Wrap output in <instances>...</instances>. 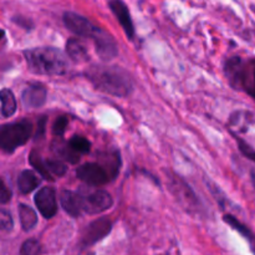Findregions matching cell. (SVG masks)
I'll return each mask as SVG.
<instances>
[{
    "mask_svg": "<svg viewBox=\"0 0 255 255\" xmlns=\"http://www.w3.org/2000/svg\"><path fill=\"white\" fill-rule=\"evenodd\" d=\"M0 104L1 115L4 117H11L16 112V100L9 89L0 90Z\"/></svg>",
    "mask_w": 255,
    "mask_h": 255,
    "instance_id": "44dd1931",
    "label": "cell"
},
{
    "mask_svg": "<svg viewBox=\"0 0 255 255\" xmlns=\"http://www.w3.org/2000/svg\"><path fill=\"white\" fill-rule=\"evenodd\" d=\"M224 71L232 87L243 90L255 99V59L244 61L239 56L231 57L226 61Z\"/></svg>",
    "mask_w": 255,
    "mask_h": 255,
    "instance_id": "3957f363",
    "label": "cell"
},
{
    "mask_svg": "<svg viewBox=\"0 0 255 255\" xmlns=\"http://www.w3.org/2000/svg\"><path fill=\"white\" fill-rule=\"evenodd\" d=\"M12 20H14L17 25H20V26H24L25 29H30V27H31V22H30L29 20H25L24 17H15V19Z\"/></svg>",
    "mask_w": 255,
    "mask_h": 255,
    "instance_id": "4dcf8cb0",
    "label": "cell"
},
{
    "mask_svg": "<svg viewBox=\"0 0 255 255\" xmlns=\"http://www.w3.org/2000/svg\"><path fill=\"white\" fill-rule=\"evenodd\" d=\"M39 176H37L34 171H30V169L22 171L21 173L19 174V178H17V187H19V191L21 192V193L27 194L30 193V192L34 191V189H36L37 187L40 186V182H41Z\"/></svg>",
    "mask_w": 255,
    "mask_h": 255,
    "instance_id": "e0dca14e",
    "label": "cell"
},
{
    "mask_svg": "<svg viewBox=\"0 0 255 255\" xmlns=\"http://www.w3.org/2000/svg\"><path fill=\"white\" fill-rule=\"evenodd\" d=\"M47 90L42 84L35 82L30 84L26 89L22 91L21 100L22 104L27 109H39L46 102Z\"/></svg>",
    "mask_w": 255,
    "mask_h": 255,
    "instance_id": "8fae6325",
    "label": "cell"
},
{
    "mask_svg": "<svg viewBox=\"0 0 255 255\" xmlns=\"http://www.w3.org/2000/svg\"><path fill=\"white\" fill-rule=\"evenodd\" d=\"M112 229V222L107 217H101L87 226L86 231L84 232L81 238V246L84 248L91 247L97 242L106 238Z\"/></svg>",
    "mask_w": 255,
    "mask_h": 255,
    "instance_id": "8992f818",
    "label": "cell"
},
{
    "mask_svg": "<svg viewBox=\"0 0 255 255\" xmlns=\"http://www.w3.org/2000/svg\"><path fill=\"white\" fill-rule=\"evenodd\" d=\"M237 142H238L239 149H241L242 153H243L247 158L252 159V161L255 162V149L253 147H252L251 144L247 143L246 141H243L242 138H238V137H237Z\"/></svg>",
    "mask_w": 255,
    "mask_h": 255,
    "instance_id": "f1b7e54d",
    "label": "cell"
},
{
    "mask_svg": "<svg viewBox=\"0 0 255 255\" xmlns=\"http://www.w3.org/2000/svg\"><path fill=\"white\" fill-rule=\"evenodd\" d=\"M252 182H253L254 188H255V167L253 169H252Z\"/></svg>",
    "mask_w": 255,
    "mask_h": 255,
    "instance_id": "d6a6232c",
    "label": "cell"
},
{
    "mask_svg": "<svg viewBox=\"0 0 255 255\" xmlns=\"http://www.w3.org/2000/svg\"><path fill=\"white\" fill-rule=\"evenodd\" d=\"M171 189L182 204L188 206V208L189 207L197 206V202L198 201H197L194 193L189 188V186H187L179 177H174L173 182L171 183Z\"/></svg>",
    "mask_w": 255,
    "mask_h": 255,
    "instance_id": "5bb4252c",
    "label": "cell"
},
{
    "mask_svg": "<svg viewBox=\"0 0 255 255\" xmlns=\"http://www.w3.org/2000/svg\"><path fill=\"white\" fill-rule=\"evenodd\" d=\"M29 162L30 164L36 169V172H39V174L42 178L49 179V181H54V177H52V174L50 173L49 169H47L46 162H45V159L41 158V156H40L37 152L32 151L31 153H30Z\"/></svg>",
    "mask_w": 255,
    "mask_h": 255,
    "instance_id": "603a6c76",
    "label": "cell"
},
{
    "mask_svg": "<svg viewBox=\"0 0 255 255\" xmlns=\"http://www.w3.org/2000/svg\"><path fill=\"white\" fill-rule=\"evenodd\" d=\"M77 178L89 186H104L110 181V176L106 169L100 163H85L76 171Z\"/></svg>",
    "mask_w": 255,
    "mask_h": 255,
    "instance_id": "52a82bcc",
    "label": "cell"
},
{
    "mask_svg": "<svg viewBox=\"0 0 255 255\" xmlns=\"http://www.w3.org/2000/svg\"><path fill=\"white\" fill-rule=\"evenodd\" d=\"M64 24L67 29L75 35L81 37H86V39H94L96 32L99 31L100 27L92 24L87 17L82 16V15L76 14L72 11H66L64 14Z\"/></svg>",
    "mask_w": 255,
    "mask_h": 255,
    "instance_id": "5b68a950",
    "label": "cell"
},
{
    "mask_svg": "<svg viewBox=\"0 0 255 255\" xmlns=\"http://www.w3.org/2000/svg\"><path fill=\"white\" fill-rule=\"evenodd\" d=\"M100 161H101L100 164L106 169L110 178L114 179L117 176V173H119L120 166H121V158H120L119 152H107V153L101 154Z\"/></svg>",
    "mask_w": 255,
    "mask_h": 255,
    "instance_id": "ac0fdd59",
    "label": "cell"
},
{
    "mask_svg": "<svg viewBox=\"0 0 255 255\" xmlns=\"http://www.w3.org/2000/svg\"><path fill=\"white\" fill-rule=\"evenodd\" d=\"M69 144L77 153L86 154L91 151V143H90L89 139H86L82 136H74L69 141Z\"/></svg>",
    "mask_w": 255,
    "mask_h": 255,
    "instance_id": "cb8c5ba5",
    "label": "cell"
},
{
    "mask_svg": "<svg viewBox=\"0 0 255 255\" xmlns=\"http://www.w3.org/2000/svg\"><path fill=\"white\" fill-rule=\"evenodd\" d=\"M67 124H69V119L66 116L57 117L56 121L54 122V126H52V133L56 137H61L66 129Z\"/></svg>",
    "mask_w": 255,
    "mask_h": 255,
    "instance_id": "83f0119b",
    "label": "cell"
},
{
    "mask_svg": "<svg viewBox=\"0 0 255 255\" xmlns=\"http://www.w3.org/2000/svg\"><path fill=\"white\" fill-rule=\"evenodd\" d=\"M92 40H94L95 42L97 55H99L102 60H105V61L115 59V57L117 56V54H119V47H117L115 39L109 34V32L102 30L101 27H100L99 31L96 32V35H95Z\"/></svg>",
    "mask_w": 255,
    "mask_h": 255,
    "instance_id": "30bf717a",
    "label": "cell"
},
{
    "mask_svg": "<svg viewBox=\"0 0 255 255\" xmlns=\"http://www.w3.org/2000/svg\"><path fill=\"white\" fill-rule=\"evenodd\" d=\"M109 5L110 7H111L112 12L115 14V16H116V19L119 20L121 26L124 27L127 36H128L129 39H133L134 26H133V21H132L131 14H129V10L128 7H127V5L125 4L122 0H111V1L109 2Z\"/></svg>",
    "mask_w": 255,
    "mask_h": 255,
    "instance_id": "7c38bea8",
    "label": "cell"
},
{
    "mask_svg": "<svg viewBox=\"0 0 255 255\" xmlns=\"http://www.w3.org/2000/svg\"><path fill=\"white\" fill-rule=\"evenodd\" d=\"M255 122V115L249 111H236L229 119V127L237 132H246Z\"/></svg>",
    "mask_w": 255,
    "mask_h": 255,
    "instance_id": "9a60e30c",
    "label": "cell"
},
{
    "mask_svg": "<svg viewBox=\"0 0 255 255\" xmlns=\"http://www.w3.org/2000/svg\"><path fill=\"white\" fill-rule=\"evenodd\" d=\"M29 70L34 74L57 76L69 71L70 62L62 51L55 47H35L24 52Z\"/></svg>",
    "mask_w": 255,
    "mask_h": 255,
    "instance_id": "7a4b0ae2",
    "label": "cell"
},
{
    "mask_svg": "<svg viewBox=\"0 0 255 255\" xmlns=\"http://www.w3.org/2000/svg\"><path fill=\"white\" fill-rule=\"evenodd\" d=\"M41 253V246L36 239H27L24 242L20 249V255H40Z\"/></svg>",
    "mask_w": 255,
    "mask_h": 255,
    "instance_id": "484cf974",
    "label": "cell"
},
{
    "mask_svg": "<svg viewBox=\"0 0 255 255\" xmlns=\"http://www.w3.org/2000/svg\"><path fill=\"white\" fill-rule=\"evenodd\" d=\"M32 134V125L29 121L12 122L0 126V148L6 153H11L17 147L22 146Z\"/></svg>",
    "mask_w": 255,
    "mask_h": 255,
    "instance_id": "277c9868",
    "label": "cell"
},
{
    "mask_svg": "<svg viewBox=\"0 0 255 255\" xmlns=\"http://www.w3.org/2000/svg\"><path fill=\"white\" fill-rule=\"evenodd\" d=\"M66 52L71 60L75 62H85L89 60V52H87L86 45L79 39H69L66 42Z\"/></svg>",
    "mask_w": 255,
    "mask_h": 255,
    "instance_id": "2e32d148",
    "label": "cell"
},
{
    "mask_svg": "<svg viewBox=\"0 0 255 255\" xmlns=\"http://www.w3.org/2000/svg\"><path fill=\"white\" fill-rule=\"evenodd\" d=\"M34 202L44 218L50 219L57 213L56 192L52 187H42L34 197Z\"/></svg>",
    "mask_w": 255,
    "mask_h": 255,
    "instance_id": "9c48e42d",
    "label": "cell"
},
{
    "mask_svg": "<svg viewBox=\"0 0 255 255\" xmlns=\"http://www.w3.org/2000/svg\"><path fill=\"white\" fill-rule=\"evenodd\" d=\"M60 203H61L62 209L74 218L84 213V198L81 194L76 192L62 191L60 193Z\"/></svg>",
    "mask_w": 255,
    "mask_h": 255,
    "instance_id": "4fadbf2b",
    "label": "cell"
},
{
    "mask_svg": "<svg viewBox=\"0 0 255 255\" xmlns=\"http://www.w3.org/2000/svg\"><path fill=\"white\" fill-rule=\"evenodd\" d=\"M52 149H54V152L56 153V156L61 157L62 159L70 162V163L75 164L80 161V153L75 152L74 149L70 147L69 143L61 141V139H57V141L54 142Z\"/></svg>",
    "mask_w": 255,
    "mask_h": 255,
    "instance_id": "d6986e66",
    "label": "cell"
},
{
    "mask_svg": "<svg viewBox=\"0 0 255 255\" xmlns=\"http://www.w3.org/2000/svg\"><path fill=\"white\" fill-rule=\"evenodd\" d=\"M11 199V191L5 184V182L0 178V203L6 204Z\"/></svg>",
    "mask_w": 255,
    "mask_h": 255,
    "instance_id": "f546056e",
    "label": "cell"
},
{
    "mask_svg": "<svg viewBox=\"0 0 255 255\" xmlns=\"http://www.w3.org/2000/svg\"><path fill=\"white\" fill-rule=\"evenodd\" d=\"M19 217L20 223H21L22 229L25 232H29L35 228L37 224V216L35 213L34 209L31 207L26 206V204H19Z\"/></svg>",
    "mask_w": 255,
    "mask_h": 255,
    "instance_id": "ffe728a7",
    "label": "cell"
},
{
    "mask_svg": "<svg viewBox=\"0 0 255 255\" xmlns=\"http://www.w3.org/2000/svg\"><path fill=\"white\" fill-rule=\"evenodd\" d=\"M45 124H46V119L42 117L41 120L39 121V125H37V132H36V137H41L44 134L45 131Z\"/></svg>",
    "mask_w": 255,
    "mask_h": 255,
    "instance_id": "1f68e13d",
    "label": "cell"
},
{
    "mask_svg": "<svg viewBox=\"0 0 255 255\" xmlns=\"http://www.w3.org/2000/svg\"><path fill=\"white\" fill-rule=\"evenodd\" d=\"M4 35H5V31L2 29H0V40H1L2 37H4Z\"/></svg>",
    "mask_w": 255,
    "mask_h": 255,
    "instance_id": "836d02e7",
    "label": "cell"
},
{
    "mask_svg": "<svg viewBox=\"0 0 255 255\" xmlns=\"http://www.w3.org/2000/svg\"><path fill=\"white\" fill-rule=\"evenodd\" d=\"M12 227H14V221L11 214L5 209H0V231L10 232Z\"/></svg>",
    "mask_w": 255,
    "mask_h": 255,
    "instance_id": "4316f807",
    "label": "cell"
},
{
    "mask_svg": "<svg viewBox=\"0 0 255 255\" xmlns=\"http://www.w3.org/2000/svg\"><path fill=\"white\" fill-rule=\"evenodd\" d=\"M45 162H46L47 169H49V172L52 174V176L62 177L66 174V172H67L66 164H65L64 162L60 161L59 158L57 159L49 158V159H46Z\"/></svg>",
    "mask_w": 255,
    "mask_h": 255,
    "instance_id": "d4e9b609",
    "label": "cell"
},
{
    "mask_svg": "<svg viewBox=\"0 0 255 255\" xmlns=\"http://www.w3.org/2000/svg\"><path fill=\"white\" fill-rule=\"evenodd\" d=\"M223 219H224V222H226V223H228L229 226L232 227V228H234V229H236V231H238L239 233L242 234V236L246 237V238L248 239L249 242H251L252 247H253V251H254V253H255V238H254V234L252 233L251 231H249L248 227H246V226H244V224H242L241 222H239L238 219L236 218V217L231 216V214H226Z\"/></svg>",
    "mask_w": 255,
    "mask_h": 255,
    "instance_id": "7402d4cb",
    "label": "cell"
},
{
    "mask_svg": "<svg viewBox=\"0 0 255 255\" xmlns=\"http://www.w3.org/2000/svg\"><path fill=\"white\" fill-rule=\"evenodd\" d=\"M84 198V212L89 214H99L107 211L114 204L111 194L102 189L91 192V193L82 196Z\"/></svg>",
    "mask_w": 255,
    "mask_h": 255,
    "instance_id": "ba28073f",
    "label": "cell"
},
{
    "mask_svg": "<svg viewBox=\"0 0 255 255\" xmlns=\"http://www.w3.org/2000/svg\"><path fill=\"white\" fill-rule=\"evenodd\" d=\"M87 79L100 91L117 97H127L133 91V81L117 66L94 65L86 71Z\"/></svg>",
    "mask_w": 255,
    "mask_h": 255,
    "instance_id": "6da1fadb",
    "label": "cell"
}]
</instances>
